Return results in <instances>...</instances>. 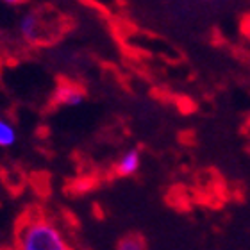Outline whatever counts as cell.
<instances>
[{"label":"cell","mask_w":250,"mask_h":250,"mask_svg":"<svg viewBox=\"0 0 250 250\" xmlns=\"http://www.w3.org/2000/svg\"><path fill=\"white\" fill-rule=\"evenodd\" d=\"M58 102H61L62 105H68V107H77L84 102V93L77 86L73 84H68V86H61L58 89V95H56Z\"/></svg>","instance_id":"4"},{"label":"cell","mask_w":250,"mask_h":250,"mask_svg":"<svg viewBox=\"0 0 250 250\" xmlns=\"http://www.w3.org/2000/svg\"><path fill=\"white\" fill-rule=\"evenodd\" d=\"M243 31H245V34L250 38V15L245 18V21H243Z\"/></svg>","instance_id":"7"},{"label":"cell","mask_w":250,"mask_h":250,"mask_svg":"<svg viewBox=\"0 0 250 250\" xmlns=\"http://www.w3.org/2000/svg\"><path fill=\"white\" fill-rule=\"evenodd\" d=\"M0 2H4V4H9V5H18V4H21L23 0H0Z\"/></svg>","instance_id":"8"},{"label":"cell","mask_w":250,"mask_h":250,"mask_svg":"<svg viewBox=\"0 0 250 250\" xmlns=\"http://www.w3.org/2000/svg\"><path fill=\"white\" fill-rule=\"evenodd\" d=\"M18 250H72L66 236L54 220L43 214L27 216L16 230Z\"/></svg>","instance_id":"1"},{"label":"cell","mask_w":250,"mask_h":250,"mask_svg":"<svg viewBox=\"0 0 250 250\" xmlns=\"http://www.w3.org/2000/svg\"><path fill=\"white\" fill-rule=\"evenodd\" d=\"M116 250H145V245L138 236H125L118 243Z\"/></svg>","instance_id":"6"},{"label":"cell","mask_w":250,"mask_h":250,"mask_svg":"<svg viewBox=\"0 0 250 250\" xmlns=\"http://www.w3.org/2000/svg\"><path fill=\"white\" fill-rule=\"evenodd\" d=\"M18 141L16 127L5 118H0V148H11Z\"/></svg>","instance_id":"5"},{"label":"cell","mask_w":250,"mask_h":250,"mask_svg":"<svg viewBox=\"0 0 250 250\" xmlns=\"http://www.w3.org/2000/svg\"><path fill=\"white\" fill-rule=\"evenodd\" d=\"M141 165V154L138 148H129L122 154V157L118 159V165H116V172L120 175H134L138 170H140Z\"/></svg>","instance_id":"3"},{"label":"cell","mask_w":250,"mask_h":250,"mask_svg":"<svg viewBox=\"0 0 250 250\" xmlns=\"http://www.w3.org/2000/svg\"><path fill=\"white\" fill-rule=\"evenodd\" d=\"M45 27H47V21L40 11H29L18 21V32L21 40L27 43H42V40L47 38Z\"/></svg>","instance_id":"2"}]
</instances>
